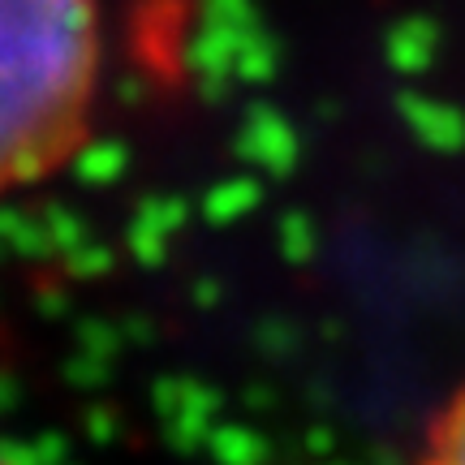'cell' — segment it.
<instances>
[{"instance_id":"cell-1","label":"cell","mask_w":465,"mask_h":465,"mask_svg":"<svg viewBox=\"0 0 465 465\" xmlns=\"http://www.w3.org/2000/svg\"><path fill=\"white\" fill-rule=\"evenodd\" d=\"M100 91L95 0H0V199L83 151Z\"/></svg>"},{"instance_id":"cell-2","label":"cell","mask_w":465,"mask_h":465,"mask_svg":"<svg viewBox=\"0 0 465 465\" xmlns=\"http://www.w3.org/2000/svg\"><path fill=\"white\" fill-rule=\"evenodd\" d=\"M410 465H465V380L431 414Z\"/></svg>"},{"instance_id":"cell-3","label":"cell","mask_w":465,"mask_h":465,"mask_svg":"<svg viewBox=\"0 0 465 465\" xmlns=\"http://www.w3.org/2000/svg\"><path fill=\"white\" fill-rule=\"evenodd\" d=\"M0 465H9V461H5V457H0Z\"/></svg>"}]
</instances>
